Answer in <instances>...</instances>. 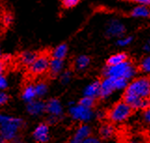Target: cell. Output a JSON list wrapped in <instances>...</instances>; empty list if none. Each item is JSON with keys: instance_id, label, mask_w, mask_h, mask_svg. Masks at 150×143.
Wrapping results in <instances>:
<instances>
[{"instance_id": "1", "label": "cell", "mask_w": 150, "mask_h": 143, "mask_svg": "<svg viewBox=\"0 0 150 143\" xmlns=\"http://www.w3.org/2000/svg\"><path fill=\"white\" fill-rule=\"evenodd\" d=\"M137 68L130 60L117 65H106L103 73L105 78L125 79L128 81L133 80L137 75Z\"/></svg>"}, {"instance_id": "2", "label": "cell", "mask_w": 150, "mask_h": 143, "mask_svg": "<svg viewBox=\"0 0 150 143\" xmlns=\"http://www.w3.org/2000/svg\"><path fill=\"white\" fill-rule=\"evenodd\" d=\"M23 126V121L19 118L0 114V136L7 141L16 139L19 130Z\"/></svg>"}, {"instance_id": "3", "label": "cell", "mask_w": 150, "mask_h": 143, "mask_svg": "<svg viewBox=\"0 0 150 143\" xmlns=\"http://www.w3.org/2000/svg\"><path fill=\"white\" fill-rule=\"evenodd\" d=\"M124 94L143 99L150 98V77L141 76V77L134 78L131 83H129Z\"/></svg>"}, {"instance_id": "4", "label": "cell", "mask_w": 150, "mask_h": 143, "mask_svg": "<svg viewBox=\"0 0 150 143\" xmlns=\"http://www.w3.org/2000/svg\"><path fill=\"white\" fill-rule=\"evenodd\" d=\"M132 109L122 100L112 107L108 112L107 117L113 124H122L129 120V118L132 115Z\"/></svg>"}, {"instance_id": "5", "label": "cell", "mask_w": 150, "mask_h": 143, "mask_svg": "<svg viewBox=\"0 0 150 143\" xmlns=\"http://www.w3.org/2000/svg\"><path fill=\"white\" fill-rule=\"evenodd\" d=\"M69 113L75 121L87 122L92 120L94 116L91 109H88L81 105H72L69 109Z\"/></svg>"}, {"instance_id": "6", "label": "cell", "mask_w": 150, "mask_h": 143, "mask_svg": "<svg viewBox=\"0 0 150 143\" xmlns=\"http://www.w3.org/2000/svg\"><path fill=\"white\" fill-rule=\"evenodd\" d=\"M126 33V26L121 21L112 19L107 23L105 28V36L108 38H122Z\"/></svg>"}, {"instance_id": "7", "label": "cell", "mask_w": 150, "mask_h": 143, "mask_svg": "<svg viewBox=\"0 0 150 143\" xmlns=\"http://www.w3.org/2000/svg\"><path fill=\"white\" fill-rule=\"evenodd\" d=\"M123 101L132 109V110H144L150 107V98H138L135 96L124 94Z\"/></svg>"}, {"instance_id": "8", "label": "cell", "mask_w": 150, "mask_h": 143, "mask_svg": "<svg viewBox=\"0 0 150 143\" xmlns=\"http://www.w3.org/2000/svg\"><path fill=\"white\" fill-rule=\"evenodd\" d=\"M50 59L47 55H39L30 65V71L34 75L44 74L49 69Z\"/></svg>"}, {"instance_id": "9", "label": "cell", "mask_w": 150, "mask_h": 143, "mask_svg": "<svg viewBox=\"0 0 150 143\" xmlns=\"http://www.w3.org/2000/svg\"><path fill=\"white\" fill-rule=\"evenodd\" d=\"M116 90L115 81L112 78H105L102 81H100V95L99 97L103 99H106L110 97L111 95Z\"/></svg>"}, {"instance_id": "10", "label": "cell", "mask_w": 150, "mask_h": 143, "mask_svg": "<svg viewBox=\"0 0 150 143\" xmlns=\"http://www.w3.org/2000/svg\"><path fill=\"white\" fill-rule=\"evenodd\" d=\"M91 127L87 125H82L76 130L73 139H72V143H82L87 137L91 136Z\"/></svg>"}, {"instance_id": "11", "label": "cell", "mask_w": 150, "mask_h": 143, "mask_svg": "<svg viewBox=\"0 0 150 143\" xmlns=\"http://www.w3.org/2000/svg\"><path fill=\"white\" fill-rule=\"evenodd\" d=\"M33 136L34 139L38 142L44 143L46 141H48L50 137V131L48 125L45 124H40L39 125H38L34 130Z\"/></svg>"}, {"instance_id": "12", "label": "cell", "mask_w": 150, "mask_h": 143, "mask_svg": "<svg viewBox=\"0 0 150 143\" xmlns=\"http://www.w3.org/2000/svg\"><path fill=\"white\" fill-rule=\"evenodd\" d=\"M46 110L49 112L50 116H53L58 118L63 114V106L58 99H50L46 104Z\"/></svg>"}, {"instance_id": "13", "label": "cell", "mask_w": 150, "mask_h": 143, "mask_svg": "<svg viewBox=\"0 0 150 143\" xmlns=\"http://www.w3.org/2000/svg\"><path fill=\"white\" fill-rule=\"evenodd\" d=\"M27 110L30 114L38 116V115L42 114L46 110V105L44 104V102L40 100H33L28 103Z\"/></svg>"}, {"instance_id": "14", "label": "cell", "mask_w": 150, "mask_h": 143, "mask_svg": "<svg viewBox=\"0 0 150 143\" xmlns=\"http://www.w3.org/2000/svg\"><path fill=\"white\" fill-rule=\"evenodd\" d=\"M131 16L137 19H149L150 18V8L146 6L137 5L131 11Z\"/></svg>"}, {"instance_id": "15", "label": "cell", "mask_w": 150, "mask_h": 143, "mask_svg": "<svg viewBox=\"0 0 150 143\" xmlns=\"http://www.w3.org/2000/svg\"><path fill=\"white\" fill-rule=\"evenodd\" d=\"M100 95V81H93L91 84L87 85L84 89V96L91 98L99 97Z\"/></svg>"}, {"instance_id": "16", "label": "cell", "mask_w": 150, "mask_h": 143, "mask_svg": "<svg viewBox=\"0 0 150 143\" xmlns=\"http://www.w3.org/2000/svg\"><path fill=\"white\" fill-rule=\"evenodd\" d=\"M129 60L128 54L125 53H117L111 55L109 58L107 59V65H120L125 61Z\"/></svg>"}, {"instance_id": "17", "label": "cell", "mask_w": 150, "mask_h": 143, "mask_svg": "<svg viewBox=\"0 0 150 143\" xmlns=\"http://www.w3.org/2000/svg\"><path fill=\"white\" fill-rule=\"evenodd\" d=\"M99 134L102 139H109L115 135V127H114L111 124H103L100 127Z\"/></svg>"}, {"instance_id": "18", "label": "cell", "mask_w": 150, "mask_h": 143, "mask_svg": "<svg viewBox=\"0 0 150 143\" xmlns=\"http://www.w3.org/2000/svg\"><path fill=\"white\" fill-rule=\"evenodd\" d=\"M49 69L50 71V73L53 75H57L61 73L64 69V61L52 58L51 60H50Z\"/></svg>"}, {"instance_id": "19", "label": "cell", "mask_w": 150, "mask_h": 143, "mask_svg": "<svg viewBox=\"0 0 150 143\" xmlns=\"http://www.w3.org/2000/svg\"><path fill=\"white\" fill-rule=\"evenodd\" d=\"M67 52H68V48L67 45L65 44H61L53 50L52 52V57L54 59H59V60H64V58L66 56Z\"/></svg>"}, {"instance_id": "20", "label": "cell", "mask_w": 150, "mask_h": 143, "mask_svg": "<svg viewBox=\"0 0 150 143\" xmlns=\"http://www.w3.org/2000/svg\"><path fill=\"white\" fill-rule=\"evenodd\" d=\"M35 97H37V95H35V86L33 85L26 86L23 92V99L29 103V102L35 100Z\"/></svg>"}, {"instance_id": "21", "label": "cell", "mask_w": 150, "mask_h": 143, "mask_svg": "<svg viewBox=\"0 0 150 143\" xmlns=\"http://www.w3.org/2000/svg\"><path fill=\"white\" fill-rule=\"evenodd\" d=\"M91 59L87 55H80L76 60V68L79 70H83L87 68L90 65Z\"/></svg>"}, {"instance_id": "22", "label": "cell", "mask_w": 150, "mask_h": 143, "mask_svg": "<svg viewBox=\"0 0 150 143\" xmlns=\"http://www.w3.org/2000/svg\"><path fill=\"white\" fill-rule=\"evenodd\" d=\"M38 55L35 53H33V52H25L22 54V57H21V61H22V63L25 65H31L34 61L37 59Z\"/></svg>"}, {"instance_id": "23", "label": "cell", "mask_w": 150, "mask_h": 143, "mask_svg": "<svg viewBox=\"0 0 150 143\" xmlns=\"http://www.w3.org/2000/svg\"><path fill=\"white\" fill-rule=\"evenodd\" d=\"M140 68L141 72H143L146 75H150V55H146V57H144L140 63Z\"/></svg>"}, {"instance_id": "24", "label": "cell", "mask_w": 150, "mask_h": 143, "mask_svg": "<svg viewBox=\"0 0 150 143\" xmlns=\"http://www.w3.org/2000/svg\"><path fill=\"white\" fill-rule=\"evenodd\" d=\"M35 95L39 97H42L44 96L48 92V86L46 85L44 83H39L35 86Z\"/></svg>"}, {"instance_id": "25", "label": "cell", "mask_w": 150, "mask_h": 143, "mask_svg": "<svg viewBox=\"0 0 150 143\" xmlns=\"http://www.w3.org/2000/svg\"><path fill=\"white\" fill-rule=\"evenodd\" d=\"M115 81V87L117 91H125L129 85V81L125 79H114Z\"/></svg>"}, {"instance_id": "26", "label": "cell", "mask_w": 150, "mask_h": 143, "mask_svg": "<svg viewBox=\"0 0 150 143\" xmlns=\"http://www.w3.org/2000/svg\"><path fill=\"white\" fill-rule=\"evenodd\" d=\"M133 40V38L132 36H124L122 38H117V45L120 46V47H126V46H129Z\"/></svg>"}, {"instance_id": "27", "label": "cell", "mask_w": 150, "mask_h": 143, "mask_svg": "<svg viewBox=\"0 0 150 143\" xmlns=\"http://www.w3.org/2000/svg\"><path fill=\"white\" fill-rule=\"evenodd\" d=\"M95 103V99L94 98H91V97H88V96H84L79 102V105L85 107V108L88 109H91L92 107L94 106Z\"/></svg>"}, {"instance_id": "28", "label": "cell", "mask_w": 150, "mask_h": 143, "mask_svg": "<svg viewBox=\"0 0 150 143\" xmlns=\"http://www.w3.org/2000/svg\"><path fill=\"white\" fill-rule=\"evenodd\" d=\"M80 1L81 0H62V3H63V5L65 8L70 9V8L76 6Z\"/></svg>"}, {"instance_id": "29", "label": "cell", "mask_w": 150, "mask_h": 143, "mask_svg": "<svg viewBox=\"0 0 150 143\" xmlns=\"http://www.w3.org/2000/svg\"><path fill=\"white\" fill-rule=\"evenodd\" d=\"M143 120L146 124L150 125V107L143 111Z\"/></svg>"}, {"instance_id": "30", "label": "cell", "mask_w": 150, "mask_h": 143, "mask_svg": "<svg viewBox=\"0 0 150 143\" xmlns=\"http://www.w3.org/2000/svg\"><path fill=\"white\" fill-rule=\"evenodd\" d=\"M61 80H62V83H69L70 80H71V72L70 71H65V72L63 73L61 77Z\"/></svg>"}, {"instance_id": "31", "label": "cell", "mask_w": 150, "mask_h": 143, "mask_svg": "<svg viewBox=\"0 0 150 143\" xmlns=\"http://www.w3.org/2000/svg\"><path fill=\"white\" fill-rule=\"evenodd\" d=\"M82 143H103V142L100 139H98V137L90 136L89 137H87V139Z\"/></svg>"}, {"instance_id": "32", "label": "cell", "mask_w": 150, "mask_h": 143, "mask_svg": "<svg viewBox=\"0 0 150 143\" xmlns=\"http://www.w3.org/2000/svg\"><path fill=\"white\" fill-rule=\"evenodd\" d=\"M8 97L7 94H5L2 91H0V107L4 106L8 102Z\"/></svg>"}, {"instance_id": "33", "label": "cell", "mask_w": 150, "mask_h": 143, "mask_svg": "<svg viewBox=\"0 0 150 143\" xmlns=\"http://www.w3.org/2000/svg\"><path fill=\"white\" fill-rule=\"evenodd\" d=\"M8 86V80L3 75H0V91L6 89Z\"/></svg>"}, {"instance_id": "34", "label": "cell", "mask_w": 150, "mask_h": 143, "mask_svg": "<svg viewBox=\"0 0 150 143\" xmlns=\"http://www.w3.org/2000/svg\"><path fill=\"white\" fill-rule=\"evenodd\" d=\"M134 3H136L137 5H141V6H150V0H132Z\"/></svg>"}, {"instance_id": "35", "label": "cell", "mask_w": 150, "mask_h": 143, "mask_svg": "<svg viewBox=\"0 0 150 143\" xmlns=\"http://www.w3.org/2000/svg\"><path fill=\"white\" fill-rule=\"evenodd\" d=\"M12 22V18L10 15L7 14V15H5V17H4V23L6 24V25H9L10 23H11Z\"/></svg>"}, {"instance_id": "36", "label": "cell", "mask_w": 150, "mask_h": 143, "mask_svg": "<svg viewBox=\"0 0 150 143\" xmlns=\"http://www.w3.org/2000/svg\"><path fill=\"white\" fill-rule=\"evenodd\" d=\"M143 51H144V52H146V53H150V39H148L147 41L144 44Z\"/></svg>"}, {"instance_id": "37", "label": "cell", "mask_w": 150, "mask_h": 143, "mask_svg": "<svg viewBox=\"0 0 150 143\" xmlns=\"http://www.w3.org/2000/svg\"><path fill=\"white\" fill-rule=\"evenodd\" d=\"M126 143H144L141 139H132L130 140H128Z\"/></svg>"}, {"instance_id": "38", "label": "cell", "mask_w": 150, "mask_h": 143, "mask_svg": "<svg viewBox=\"0 0 150 143\" xmlns=\"http://www.w3.org/2000/svg\"><path fill=\"white\" fill-rule=\"evenodd\" d=\"M4 70H5V65H4L3 62L0 61V75H2V73L4 72Z\"/></svg>"}, {"instance_id": "39", "label": "cell", "mask_w": 150, "mask_h": 143, "mask_svg": "<svg viewBox=\"0 0 150 143\" xmlns=\"http://www.w3.org/2000/svg\"><path fill=\"white\" fill-rule=\"evenodd\" d=\"M56 117H53V116H50V118H49V122H50V124H53V122H56Z\"/></svg>"}, {"instance_id": "40", "label": "cell", "mask_w": 150, "mask_h": 143, "mask_svg": "<svg viewBox=\"0 0 150 143\" xmlns=\"http://www.w3.org/2000/svg\"><path fill=\"white\" fill-rule=\"evenodd\" d=\"M12 143H23V140H21L20 139H17L16 137V139H14L12 140Z\"/></svg>"}, {"instance_id": "41", "label": "cell", "mask_w": 150, "mask_h": 143, "mask_svg": "<svg viewBox=\"0 0 150 143\" xmlns=\"http://www.w3.org/2000/svg\"><path fill=\"white\" fill-rule=\"evenodd\" d=\"M0 143H7V140H6V139H4L1 136H0Z\"/></svg>"}, {"instance_id": "42", "label": "cell", "mask_w": 150, "mask_h": 143, "mask_svg": "<svg viewBox=\"0 0 150 143\" xmlns=\"http://www.w3.org/2000/svg\"><path fill=\"white\" fill-rule=\"evenodd\" d=\"M122 1H132V0H122Z\"/></svg>"}, {"instance_id": "43", "label": "cell", "mask_w": 150, "mask_h": 143, "mask_svg": "<svg viewBox=\"0 0 150 143\" xmlns=\"http://www.w3.org/2000/svg\"><path fill=\"white\" fill-rule=\"evenodd\" d=\"M0 57H1V50H0Z\"/></svg>"}]
</instances>
